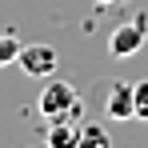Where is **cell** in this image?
<instances>
[{
  "label": "cell",
  "instance_id": "6da1fadb",
  "mask_svg": "<svg viewBox=\"0 0 148 148\" xmlns=\"http://www.w3.org/2000/svg\"><path fill=\"white\" fill-rule=\"evenodd\" d=\"M36 108H40V116L44 120H80V92H76L68 80H56V76H48L44 80V92H40V100H36Z\"/></svg>",
  "mask_w": 148,
  "mask_h": 148
},
{
  "label": "cell",
  "instance_id": "7a4b0ae2",
  "mask_svg": "<svg viewBox=\"0 0 148 148\" xmlns=\"http://www.w3.org/2000/svg\"><path fill=\"white\" fill-rule=\"evenodd\" d=\"M144 36H148V12H140L136 20H128V24L112 28V36H108V52L112 56H136V52L144 48Z\"/></svg>",
  "mask_w": 148,
  "mask_h": 148
},
{
  "label": "cell",
  "instance_id": "3957f363",
  "mask_svg": "<svg viewBox=\"0 0 148 148\" xmlns=\"http://www.w3.org/2000/svg\"><path fill=\"white\" fill-rule=\"evenodd\" d=\"M20 72L36 76V80H48L56 72V48L52 44H20V56H16Z\"/></svg>",
  "mask_w": 148,
  "mask_h": 148
},
{
  "label": "cell",
  "instance_id": "277c9868",
  "mask_svg": "<svg viewBox=\"0 0 148 148\" xmlns=\"http://www.w3.org/2000/svg\"><path fill=\"white\" fill-rule=\"evenodd\" d=\"M104 108L112 120H136V84H112Z\"/></svg>",
  "mask_w": 148,
  "mask_h": 148
},
{
  "label": "cell",
  "instance_id": "5b68a950",
  "mask_svg": "<svg viewBox=\"0 0 148 148\" xmlns=\"http://www.w3.org/2000/svg\"><path fill=\"white\" fill-rule=\"evenodd\" d=\"M44 144L48 148H80V124L76 120H48Z\"/></svg>",
  "mask_w": 148,
  "mask_h": 148
},
{
  "label": "cell",
  "instance_id": "8992f818",
  "mask_svg": "<svg viewBox=\"0 0 148 148\" xmlns=\"http://www.w3.org/2000/svg\"><path fill=\"white\" fill-rule=\"evenodd\" d=\"M80 148H112V136L104 124H80Z\"/></svg>",
  "mask_w": 148,
  "mask_h": 148
},
{
  "label": "cell",
  "instance_id": "52a82bcc",
  "mask_svg": "<svg viewBox=\"0 0 148 148\" xmlns=\"http://www.w3.org/2000/svg\"><path fill=\"white\" fill-rule=\"evenodd\" d=\"M16 56H20V40H16L12 32H0V68H4V64H12Z\"/></svg>",
  "mask_w": 148,
  "mask_h": 148
},
{
  "label": "cell",
  "instance_id": "ba28073f",
  "mask_svg": "<svg viewBox=\"0 0 148 148\" xmlns=\"http://www.w3.org/2000/svg\"><path fill=\"white\" fill-rule=\"evenodd\" d=\"M136 116H140V120H148V80H140V84H136Z\"/></svg>",
  "mask_w": 148,
  "mask_h": 148
},
{
  "label": "cell",
  "instance_id": "9c48e42d",
  "mask_svg": "<svg viewBox=\"0 0 148 148\" xmlns=\"http://www.w3.org/2000/svg\"><path fill=\"white\" fill-rule=\"evenodd\" d=\"M96 4H104V8H108V4H116V0H96Z\"/></svg>",
  "mask_w": 148,
  "mask_h": 148
}]
</instances>
